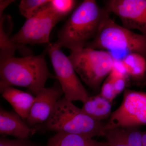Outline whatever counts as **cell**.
I'll use <instances>...</instances> for the list:
<instances>
[{
  "label": "cell",
  "mask_w": 146,
  "mask_h": 146,
  "mask_svg": "<svg viewBox=\"0 0 146 146\" xmlns=\"http://www.w3.org/2000/svg\"><path fill=\"white\" fill-rule=\"evenodd\" d=\"M108 13L94 0H85L76 7L58 32L55 45L71 51L84 48L95 37L101 23Z\"/></svg>",
  "instance_id": "6da1fadb"
},
{
  "label": "cell",
  "mask_w": 146,
  "mask_h": 146,
  "mask_svg": "<svg viewBox=\"0 0 146 146\" xmlns=\"http://www.w3.org/2000/svg\"><path fill=\"white\" fill-rule=\"evenodd\" d=\"M52 77L44 54L21 57L0 56V87H25L36 96Z\"/></svg>",
  "instance_id": "7a4b0ae2"
},
{
  "label": "cell",
  "mask_w": 146,
  "mask_h": 146,
  "mask_svg": "<svg viewBox=\"0 0 146 146\" xmlns=\"http://www.w3.org/2000/svg\"><path fill=\"white\" fill-rule=\"evenodd\" d=\"M105 124L96 121L65 98L58 101L51 115L44 123L47 130L93 138L100 136Z\"/></svg>",
  "instance_id": "3957f363"
},
{
  "label": "cell",
  "mask_w": 146,
  "mask_h": 146,
  "mask_svg": "<svg viewBox=\"0 0 146 146\" xmlns=\"http://www.w3.org/2000/svg\"><path fill=\"white\" fill-rule=\"evenodd\" d=\"M85 47L110 51L138 53L146 58V35L139 34L119 25L110 17L104 18L98 32Z\"/></svg>",
  "instance_id": "277c9868"
},
{
  "label": "cell",
  "mask_w": 146,
  "mask_h": 146,
  "mask_svg": "<svg viewBox=\"0 0 146 146\" xmlns=\"http://www.w3.org/2000/svg\"><path fill=\"white\" fill-rule=\"evenodd\" d=\"M68 56L76 73L91 89L98 90L109 75L115 58L104 50L89 47L71 51Z\"/></svg>",
  "instance_id": "5b68a950"
},
{
  "label": "cell",
  "mask_w": 146,
  "mask_h": 146,
  "mask_svg": "<svg viewBox=\"0 0 146 146\" xmlns=\"http://www.w3.org/2000/svg\"><path fill=\"white\" fill-rule=\"evenodd\" d=\"M44 6L33 16L27 19L21 29L10 38L24 56L33 54L26 44H51V32L59 21Z\"/></svg>",
  "instance_id": "8992f818"
},
{
  "label": "cell",
  "mask_w": 146,
  "mask_h": 146,
  "mask_svg": "<svg viewBox=\"0 0 146 146\" xmlns=\"http://www.w3.org/2000/svg\"><path fill=\"white\" fill-rule=\"evenodd\" d=\"M47 52L49 55L56 78L58 80L66 99L70 101L85 102L89 96L77 75L68 56L54 44L48 45Z\"/></svg>",
  "instance_id": "52a82bcc"
},
{
  "label": "cell",
  "mask_w": 146,
  "mask_h": 146,
  "mask_svg": "<svg viewBox=\"0 0 146 146\" xmlns=\"http://www.w3.org/2000/svg\"><path fill=\"white\" fill-rule=\"evenodd\" d=\"M146 125V92L126 89L121 104L112 112L102 130Z\"/></svg>",
  "instance_id": "ba28073f"
},
{
  "label": "cell",
  "mask_w": 146,
  "mask_h": 146,
  "mask_svg": "<svg viewBox=\"0 0 146 146\" xmlns=\"http://www.w3.org/2000/svg\"><path fill=\"white\" fill-rule=\"evenodd\" d=\"M106 6V10L117 16L124 27L146 35V0H109Z\"/></svg>",
  "instance_id": "9c48e42d"
},
{
  "label": "cell",
  "mask_w": 146,
  "mask_h": 146,
  "mask_svg": "<svg viewBox=\"0 0 146 146\" xmlns=\"http://www.w3.org/2000/svg\"><path fill=\"white\" fill-rule=\"evenodd\" d=\"M64 94L59 83L42 89L35 96L26 121L29 126L44 123L48 119L60 97Z\"/></svg>",
  "instance_id": "30bf717a"
},
{
  "label": "cell",
  "mask_w": 146,
  "mask_h": 146,
  "mask_svg": "<svg viewBox=\"0 0 146 146\" xmlns=\"http://www.w3.org/2000/svg\"><path fill=\"white\" fill-rule=\"evenodd\" d=\"M16 112L0 109V133L14 136L18 139H28L36 133L39 128L29 126Z\"/></svg>",
  "instance_id": "8fae6325"
},
{
  "label": "cell",
  "mask_w": 146,
  "mask_h": 146,
  "mask_svg": "<svg viewBox=\"0 0 146 146\" xmlns=\"http://www.w3.org/2000/svg\"><path fill=\"white\" fill-rule=\"evenodd\" d=\"M2 96L9 103L23 120H26L34 101L35 97L13 86L0 87Z\"/></svg>",
  "instance_id": "7c38bea8"
},
{
  "label": "cell",
  "mask_w": 146,
  "mask_h": 146,
  "mask_svg": "<svg viewBox=\"0 0 146 146\" xmlns=\"http://www.w3.org/2000/svg\"><path fill=\"white\" fill-rule=\"evenodd\" d=\"M83 104L81 108L82 111L96 121H102V120L110 118L112 114V103L100 94L89 97Z\"/></svg>",
  "instance_id": "4fadbf2b"
},
{
  "label": "cell",
  "mask_w": 146,
  "mask_h": 146,
  "mask_svg": "<svg viewBox=\"0 0 146 146\" xmlns=\"http://www.w3.org/2000/svg\"><path fill=\"white\" fill-rule=\"evenodd\" d=\"M46 146H109L107 142H99L83 136L56 133L49 139Z\"/></svg>",
  "instance_id": "5bb4252c"
},
{
  "label": "cell",
  "mask_w": 146,
  "mask_h": 146,
  "mask_svg": "<svg viewBox=\"0 0 146 146\" xmlns=\"http://www.w3.org/2000/svg\"><path fill=\"white\" fill-rule=\"evenodd\" d=\"M129 77L136 80H141L146 74V58L138 53L126 55L122 58Z\"/></svg>",
  "instance_id": "9a60e30c"
},
{
  "label": "cell",
  "mask_w": 146,
  "mask_h": 146,
  "mask_svg": "<svg viewBox=\"0 0 146 146\" xmlns=\"http://www.w3.org/2000/svg\"><path fill=\"white\" fill-rule=\"evenodd\" d=\"M76 4L74 0H49L44 7L60 22L74 11Z\"/></svg>",
  "instance_id": "2e32d148"
},
{
  "label": "cell",
  "mask_w": 146,
  "mask_h": 146,
  "mask_svg": "<svg viewBox=\"0 0 146 146\" xmlns=\"http://www.w3.org/2000/svg\"><path fill=\"white\" fill-rule=\"evenodd\" d=\"M100 136L106 138L109 146H129L125 135L124 128H114L102 130Z\"/></svg>",
  "instance_id": "e0dca14e"
},
{
  "label": "cell",
  "mask_w": 146,
  "mask_h": 146,
  "mask_svg": "<svg viewBox=\"0 0 146 146\" xmlns=\"http://www.w3.org/2000/svg\"><path fill=\"white\" fill-rule=\"evenodd\" d=\"M48 1V0H22L19 5V11L28 19L37 13Z\"/></svg>",
  "instance_id": "ac0fdd59"
},
{
  "label": "cell",
  "mask_w": 146,
  "mask_h": 146,
  "mask_svg": "<svg viewBox=\"0 0 146 146\" xmlns=\"http://www.w3.org/2000/svg\"><path fill=\"white\" fill-rule=\"evenodd\" d=\"M125 135L129 146H142L143 132L138 127L124 128Z\"/></svg>",
  "instance_id": "d6986e66"
},
{
  "label": "cell",
  "mask_w": 146,
  "mask_h": 146,
  "mask_svg": "<svg viewBox=\"0 0 146 146\" xmlns=\"http://www.w3.org/2000/svg\"><path fill=\"white\" fill-rule=\"evenodd\" d=\"M129 77L125 67L121 59H115L108 79L113 81L117 79L123 78L128 79Z\"/></svg>",
  "instance_id": "ffe728a7"
},
{
  "label": "cell",
  "mask_w": 146,
  "mask_h": 146,
  "mask_svg": "<svg viewBox=\"0 0 146 146\" xmlns=\"http://www.w3.org/2000/svg\"><path fill=\"white\" fill-rule=\"evenodd\" d=\"M100 94L111 103L117 96V95L115 94L112 82L108 79L107 78L103 84Z\"/></svg>",
  "instance_id": "44dd1931"
},
{
  "label": "cell",
  "mask_w": 146,
  "mask_h": 146,
  "mask_svg": "<svg viewBox=\"0 0 146 146\" xmlns=\"http://www.w3.org/2000/svg\"><path fill=\"white\" fill-rule=\"evenodd\" d=\"M28 139H17L11 140L7 138H1L0 146H24Z\"/></svg>",
  "instance_id": "7402d4cb"
},
{
  "label": "cell",
  "mask_w": 146,
  "mask_h": 146,
  "mask_svg": "<svg viewBox=\"0 0 146 146\" xmlns=\"http://www.w3.org/2000/svg\"><path fill=\"white\" fill-rule=\"evenodd\" d=\"M128 80L123 78L117 79L111 81L113 84L115 94L117 96L125 90Z\"/></svg>",
  "instance_id": "603a6c76"
},
{
  "label": "cell",
  "mask_w": 146,
  "mask_h": 146,
  "mask_svg": "<svg viewBox=\"0 0 146 146\" xmlns=\"http://www.w3.org/2000/svg\"><path fill=\"white\" fill-rule=\"evenodd\" d=\"M14 1H0V13H3L4 10L11 3Z\"/></svg>",
  "instance_id": "cb8c5ba5"
},
{
  "label": "cell",
  "mask_w": 146,
  "mask_h": 146,
  "mask_svg": "<svg viewBox=\"0 0 146 146\" xmlns=\"http://www.w3.org/2000/svg\"><path fill=\"white\" fill-rule=\"evenodd\" d=\"M142 146H146V131L143 132V145Z\"/></svg>",
  "instance_id": "d4e9b609"
},
{
  "label": "cell",
  "mask_w": 146,
  "mask_h": 146,
  "mask_svg": "<svg viewBox=\"0 0 146 146\" xmlns=\"http://www.w3.org/2000/svg\"><path fill=\"white\" fill-rule=\"evenodd\" d=\"M24 146H40L36 145V144L34 143H32L28 140L27 141L26 143Z\"/></svg>",
  "instance_id": "484cf974"
}]
</instances>
